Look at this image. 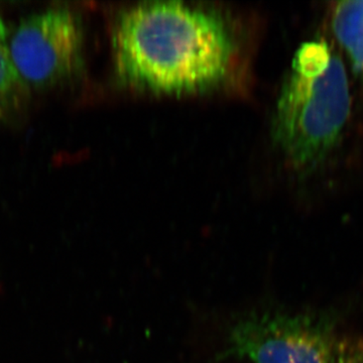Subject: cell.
<instances>
[{"instance_id":"1","label":"cell","mask_w":363,"mask_h":363,"mask_svg":"<svg viewBox=\"0 0 363 363\" xmlns=\"http://www.w3.org/2000/svg\"><path fill=\"white\" fill-rule=\"evenodd\" d=\"M117 77L155 94H200L234 73L238 37L225 16L184 2H149L124 9L112 32Z\"/></svg>"},{"instance_id":"2","label":"cell","mask_w":363,"mask_h":363,"mask_svg":"<svg viewBox=\"0 0 363 363\" xmlns=\"http://www.w3.org/2000/svg\"><path fill=\"white\" fill-rule=\"evenodd\" d=\"M351 112L342 59L324 42L305 43L279 92L272 135L291 167L312 173L338 147Z\"/></svg>"},{"instance_id":"3","label":"cell","mask_w":363,"mask_h":363,"mask_svg":"<svg viewBox=\"0 0 363 363\" xmlns=\"http://www.w3.org/2000/svg\"><path fill=\"white\" fill-rule=\"evenodd\" d=\"M337 340L322 321L302 315L257 313L229 332L219 359L252 363H334Z\"/></svg>"},{"instance_id":"4","label":"cell","mask_w":363,"mask_h":363,"mask_svg":"<svg viewBox=\"0 0 363 363\" xmlns=\"http://www.w3.org/2000/svg\"><path fill=\"white\" fill-rule=\"evenodd\" d=\"M84 32L68 9H52L23 18L11 42V58L26 86L54 87L71 80L83 67Z\"/></svg>"},{"instance_id":"5","label":"cell","mask_w":363,"mask_h":363,"mask_svg":"<svg viewBox=\"0 0 363 363\" xmlns=\"http://www.w3.org/2000/svg\"><path fill=\"white\" fill-rule=\"evenodd\" d=\"M331 26L353 69L363 77V0H344L332 9Z\"/></svg>"},{"instance_id":"6","label":"cell","mask_w":363,"mask_h":363,"mask_svg":"<svg viewBox=\"0 0 363 363\" xmlns=\"http://www.w3.org/2000/svg\"><path fill=\"white\" fill-rule=\"evenodd\" d=\"M26 87L14 66L6 28L0 18V116H6L25 97Z\"/></svg>"},{"instance_id":"7","label":"cell","mask_w":363,"mask_h":363,"mask_svg":"<svg viewBox=\"0 0 363 363\" xmlns=\"http://www.w3.org/2000/svg\"><path fill=\"white\" fill-rule=\"evenodd\" d=\"M334 363H363V340L345 337L337 340Z\"/></svg>"}]
</instances>
